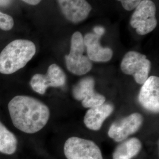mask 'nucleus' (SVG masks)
<instances>
[{
  "instance_id": "nucleus-1",
  "label": "nucleus",
  "mask_w": 159,
  "mask_h": 159,
  "mask_svg": "<svg viewBox=\"0 0 159 159\" xmlns=\"http://www.w3.org/2000/svg\"><path fill=\"white\" fill-rule=\"evenodd\" d=\"M8 108L13 125L27 134H34L47 124L50 111L48 107L39 100L19 95L8 102Z\"/></svg>"
},
{
  "instance_id": "nucleus-2",
  "label": "nucleus",
  "mask_w": 159,
  "mask_h": 159,
  "mask_svg": "<svg viewBox=\"0 0 159 159\" xmlns=\"http://www.w3.org/2000/svg\"><path fill=\"white\" fill-rule=\"evenodd\" d=\"M36 52L34 43L28 40H14L0 53V73L11 74L24 68Z\"/></svg>"
},
{
  "instance_id": "nucleus-3",
  "label": "nucleus",
  "mask_w": 159,
  "mask_h": 159,
  "mask_svg": "<svg viewBox=\"0 0 159 159\" xmlns=\"http://www.w3.org/2000/svg\"><path fill=\"white\" fill-rule=\"evenodd\" d=\"M85 50L83 35L79 31H75L71 39L70 53L65 56L66 67L71 73L83 75L91 70L92 61L84 54Z\"/></svg>"
},
{
  "instance_id": "nucleus-4",
  "label": "nucleus",
  "mask_w": 159,
  "mask_h": 159,
  "mask_svg": "<svg viewBox=\"0 0 159 159\" xmlns=\"http://www.w3.org/2000/svg\"><path fill=\"white\" fill-rule=\"evenodd\" d=\"M156 7L152 0H142L134 10L130 24L139 35H144L152 32L157 25Z\"/></svg>"
},
{
  "instance_id": "nucleus-5",
  "label": "nucleus",
  "mask_w": 159,
  "mask_h": 159,
  "mask_svg": "<svg viewBox=\"0 0 159 159\" xmlns=\"http://www.w3.org/2000/svg\"><path fill=\"white\" fill-rule=\"evenodd\" d=\"M120 67L123 73L133 75L137 83L143 84L148 77L152 63L146 56L137 51H130L123 58Z\"/></svg>"
},
{
  "instance_id": "nucleus-6",
  "label": "nucleus",
  "mask_w": 159,
  "mask_h": 159,
  "mask_svg": "<svg viewBox=\"0 0 159 159\" xmlns=\"http://www.w3.org/2000/svg\"><path fill=\"white\" fill-rule=\"evenodd\" d=\"M67 159H103L101 150L94 142L78 137H71L64 146Z\"/></svg>"
},
{
  "instance_id": "nucleus-7",
  "label": "nucleus",
  "mask_w": 159,
  "mask_h": 159,
  "mask_svg": "<svg viewBox=\"0 0 159 159\" xmlns=\"http://www.w3.org/2000/svg\"><path fill=\"white\" fill-rule=\"evenodd\" d=\"M66 80V75L62 68L56 64H52L48 67L46 74H34L30 80V84L35 92L43 95L48 88L62 87Z\"/></svg>"
},
{
  "instance_id": "nucleus-8",
  "label": "nucleus",
  "mask_w": 159,
  "mask_h": 159,
  "mask_svg": "<svg viewBox=\"0 0 159 159\" xmlns=\"http://www.w3.org/2000/svg\"><path fill=\"white\" fill-rule=\"evenodd\" d=\"M94 86L95 80L92 77H84L73 87V96L75 100L81 101L82 106L85 108L102 105L105 102L106 98L95 91Z\"/></svg>"
},
{
  "instance_id": "nucleus-9",
  "label": "nucleus",
  "mask_w": 159,
  "mask_h": 159,
  "mask_svg": "<svg viewBox=\"0 0 159 159\" xmlns=\"http://www.w3.org/2000/svg\"><path fill=\"white\" fill-rule=\"evenodd\" d=\"M143 117L140 113H134L118 120L110 125L108 136L116 142H121L134 134L142 127Z\"/></svg>"
},
{
  "instance_id": "nucleus-10",
  "label": "nucleus",
  "mask_w": 159,
  "mask_h": 159,
  "mask_svg": "<svg viewBox=\"0 0 159 159\" xmlns=\"http://www.w3.org/2000/svg\"><path fill=\"white\" fill-rule=\"evenodd\" d=\"M64 17L73 24L83 22L89 17L92 7L87 0H57Z\"/></svg>"
},
{
  "instance_id": "nucleus-11",
  "label": "nucleus",
  "mask_w": 159,
  "mask_h": 159,
  "mask_svg": "<svg viewBox=\"0 0 159 159\" xmlns=\"http://www.w3.org/2000/svg\"><path fill=\"white\" fill-rule=\"evenodd\" d=\"M139 102L149 111L158 113L159 111V78L152 75L142 84L138 97Z\"/></svg>"
},
{
  "instance_id": "nucleus-12",
  "label": "nucleus",
  "mask_w": 159,
  "mask_h": 159,
  "mask_svg": "<svg viewBox=\"0 0 159 159\" xmlns=\"http://www.w3.org/2000/svg\"><path fill=\"white\" fill-rule=\"evenodd\" d=\"M100 38L101 37L92 33H87L83 37L87 56L91 61L98 63L107 62L113 56L112 49L101 46L100 43Z\"/></svg>"
},
{
  "instance_id": "nucleus-13",
  "label": "nucleus",
  "mask_w": 159,
  "mask_h": 159,
  "mask_svg": "<svg viewBox=\"0 0 159 159\" xmlns=\"http://www.w3.org/2000/svg\"><path fill=\"white\" fill-rule=\"evenodd\" d=\"M113 111V106L111 104L105 102L102 105L90 108L84 116V125L90 130H99L104 121Z\"/></svg>"
},
{
  "instance_id": "nucleus-14",
  "label": "nucleus",
  "mask_w": 159,
  "mask_h": 159,
  "mask_svg": "<svg viewBox=\"0 0 159 159\" xmlns=\"http://www.w3.org/2000/svg\"><path fill=\"white\" fill-rule=\"evenodd\" d=\"M142 148V142L136 137L130 138L121 143L115 148L113 159H131L140 153Z\"/></svg>"
},
{
  "instance_id": "nucleus-15",
  "label": "nucleus",
  "mask_w": 159,
  "mask_h": 159,
  "mask_svg": "<svg viewBox=\"0 0 159 159\" xmlns=\"http://www.w3.org/2000/svg\"><path fill=\"white\" fill-rule=\"evenodd\" d=\"M17 146L16 136L0 121V153L12 155L16 153Z\"/></svg>"
},
{
  "instance_id": "nucleus-16",
  "label": "nucleus",
  "mask_w": 159,
  "mask_h": 159,
  "mask_svg": "<svg viewBox=\"0 0 159 159\" xmlns=\"http://www.w3.org/2000/svg\"><path fill=\"white\" fill-rule=\"evenodd\" d=\"M14 22L12 17L3 12H0V29L4 31L11 30Z\"/></svg>"
},
{
  "instance_id": "nucleus-17",
  "label": "nucleus",
  "mask_w": 159,
  "mask_h": 159,
  "mask_svg": "<svg viewBox=\"0 0 159 159\" xmlns=\"http://www.w3.org/2000/svg\"><path fill=\"white\" fill-rule=\"evenodd\" d=\"M126 11H132L135 9L142 0H117Z\"/></svg>"
},
{
  "instance_id": "nucleus-18",
  "label": "nucleus",
  "mask_w": 159,
  "mask_h": 159,
  "mask_svg": "<svg viewBox=\"0 0 159 159\" xmlns=\"http://www.w3.org/2000/svg\"><path fill=\"white\" fill-rule=\"evenodd\" d=\"M93 31H94V34H96L100 37H102V35L105 34L106 29H104L102 26L97 25L93 29Z\"/></svg>"
},
{
  "instance_id": "nucleus-19",
  "label": "nucleus",
  "mask_w": 159,
  "mask_h": 159,
  "mask_svg": "<svg viewBox=\"0 0 159 159\" xmlns=\"http://www.w3.org/2000/svg\"><path fill=\"white\" fill-rule=\"evenodd\" d=\"M21 1H23L24 2L28 4L29 5L36 6V5H37V4L40 3V2L42 0H21Z\"/></svg>"
},
{
  "instance_id": "nucleus-20",
  "label": "nucleus",
  "mask_w": 159,
  "mask_h": 159,
  "mask_svg": "<svg viewBox=\"0 0 159 159\" xmlns=\"http://www.w3.org/2000/svg\"><path fill=\"white\" fill-rule=\"evenodd\" d=\"M12 0H0V7H5L9 6Z\"/></svg>"
}]
</instances>
